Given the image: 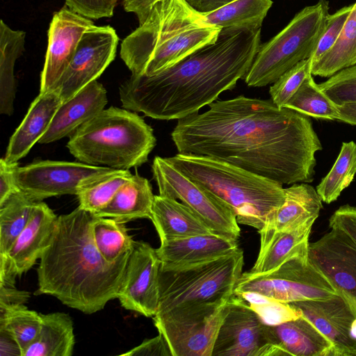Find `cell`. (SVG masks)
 Here are the masks:
<instances>
[{
    "label": "cell",
    "mask_w": 356,
    "mask_h": 356,
    "mask_svg": "<svg viewBox=\"0 0 356 356\" xmlns=\"http://www.w3.org/2000/svg\"><path fill=\"white\" fill-rule=\"evenodd\" d=\"M178 120L179 153L207 156L281 184L309 183L323 146L309 116L270 99L240 95Z\"/></svg>",
    "instance_id": "obj_1"
},
{
    "label": "cell",
    "mask_w": 356,
    "mask_h": 356,
    "mask_svg": "<svg viewBox=\"0 0 356 356\" xmlns=\"http://www.w3.org/2000/svg\"><path fill=\"white\" fill-rule=\"evenodd\" d=\"M261 45V30L221 29L217 39L157 73L133 74L119 88L124 108L161 120L198 113L244 79Z\"/></svg>",
    "instance_id": "obj_2"
},
{
    "label": "cell",
    "mask_w": 356,
    "mask_h": 356,
    "mask_svg": "<svg viewBox=\"0 0 356 356\" xmlns=\"http://www.w3.org/2000/svg\"><path fill=\"white\" fill-rule=\"evenodd\" d=\"M97 218L80 207L58 216L51 241L40 259L36 295L52 296L87 314L117 298L132 250L115 262L106 261L93 238Z\"/></svg>",
    "instance_id": "obj_3"
},
{
    "label": "cell",
    "mask_w": 356,
    "mask_h": 356,
    "mask_svg": "<svg viewBox=\"0 0 356 356\" xmlns=\"http://www.w3.org/2000/svg\"><path fill=\"white\" fill-rule=\"evenodd\" d=\"M220 31L185 0H157L122 41L120 57L131 74L151 75L214 42Z\"/></svg>",
    "instance_id": "obj_4"
},
{
    "label": "cell",
    "mask_w": 356,
    "mask_h": 356,
    "mask_svg": "<svg viewBox=\"0 0 356 356\" xmlns=\"http://www.w3.org/2000/svg\"><path fill=\"white\" fill-rule=\"evenodd\" d=\"M180 172L225 203L238 224L261 229L285 198L282 184L207 156L167 158Z\"/></svg>",
    "instance_id": "obj_5"
},
{
    "label": "cell",
    "mask_w": 356,
    "mask_h": 356,
    "mask_svg": "<svg viewBox=\"0 0 356 356\" xmlns=\"http://www.w3.org/2000/svg\"><path fill=\"white\" fill-rule=\"evenodd\" d=\"M156 142L152 128L140 116L111 106L72 134L67 147L81 163L129 170L147 162Z\"/></svg>",
    "instance_id": "obj_6"
},
{
    "label": "cell",
    "mask_w": 356,
    "mask_h": 356,
    "mask_svg": "<svg viewBox=\"0 0 356 356\" xmlns=\"http://www.w3.org/2000/svg\"><path fill=\"white\" fill-rule=\"evenodd\" d=\"M243 264V251L239 248L200 262L179 266L161 264L155 315L229 300L242 274Z\"/></svg>",
    "instance_id": "obj_7"
},
{
    "label": "cell",
    "mask_w": 356,
    "mask_h": 356,
    "mask_svg": "<svg viewBox=\"0 0 356 356\" xmlns=\"http://www.w3.org/2000/svg\"><path fill=\"white\" fill-rule=\"evenodd\" d=\"M330 15L329 2L318 0L297 13L277 35L261 44L244 79L250 87L273 83L299 62L310 58Z\"/></svg>",
    "instance_id": "obj_8"
},
{
    "label": "cell",
    "mask_w": 356,
    "mask_h": 356,
    "mask_svg": "<svg viewBox=\"0 0 356 356\" xmlns=\"http://www.w3.org/2000/svg\"><path fill=\"white\" fill-rule=\"evenodd\" d=\"M245 291L286 303L328 298L339 293L309 263L307 255L293 257L269 271L243 273L234 293Z\"/></svg>",
    "instance_id": "obj_9"
},
{
    "label": "cell",
    "mask_w": 356,
    "mask_h": 356,
    "mask_svg": "<svg viewBox=\"0 0 356 356\" xmlns=\"http://www.w3.org/2000/svg\"><path fill=\"white\" fill-rule=\"evenodd\" d=\"M229 301L154 316V325L167 341L172 356H212Z\"/></svg>",
    "instance_id": "obj_10"
},
{
    "label": "cell",
    "mask_w": 356,
    "mask_h": 356,
    "mask_svg": "<svg viewBox=\"0 0 356 356\" xmlns=\"http://www.w3.org/2000/svg\"><path fill=\"white\" fill-rule=\"evenodd\" d=\"M152 170L160 195L180 200L215 234L238 241L241 235L238 223L225 203L191 181L167 158L155 156Z\"/></svg>",
    "instance_id": "obj_11"
},
{
    "label": "cell",
    "mask_w": 356,
    "mask_h": 356,
    "mask_svg": "<svg viewBox=\"0 0 356 356\" xmlns=\"http://www.w3.org/2000/svg\"><path fill=\"white\" fill-rule=\"evenodd\" d=\"M271 325L266 324L245 301L230 298L212 356H281Z\"/></svg>",
    "instance_id": "obj_12"
},
{
    "label": "cell",
    "mask_w": 356,
    "mask_h": 356,
    "mask_svg": "<svg viewBox=\"0 0 356 356\" xmlns=\"http://www.w3.org/2000/svg\"><path fill=\"white\" fill-rule=\"evenodd\" d=\"M114 169L81 162L40 161L15 171L18 188L34 202L63 195H76Z\"/></svg>",
    "instance_id": "obj_13"
},
{
    "label": "cell",
    "mask_w": 356,
    "mask_h": 356,
    "mask_svg": "<svg viewBox=\"0 0 356 356\" xmlns=\"http://www.w3.org/2000/svg\"><path fill=\"white\" fill-rule=\"evenodd\" d=\"M119 38L111 26L89 27L56 89L63 102L100 76L114 60Z\"/></svg>",
    "instance_id": "obj_14"
},
{
    "label": "cell",
    "mask_w": 356,
    "mask_h": 356,
    "mask_svg": "<svg viewBox=\"0 0 356 356\" xmlns=\"http://www.w3.org/2000/svg\"><path fill=\"white\" fill-rule=\"evenodd\" d=\"M161 261L156 249L143 241H134L117 298L121 306L153 317L159 301Z\"/></svg>",
    "instance_id": "obj_15"
},
{
    "label": "cell",
    "mask_w": 356,
    "mask_h": 356,
    "mask_svg": "<svg viewBox=\"0 0 356 356\" xmlns=\"http://www.w3.org/2000/svg\"><path fill=\"white\" fill-rule=\"evenodd\" d=\"M94 23L90 19L67 6L54 13L48 30V46L41 73L40 92L56 89L83 34Z\"/></svg>",
    "instance_id": "obj_16"
},
{
    "label": "cell",
    "mask_w": 356,
    "mask_h": 356,
    "mask_svg": "<svg viewBox=\"0 0 356 356\" xmlns=\"http://www.w3.org/2000/svg\"><path fill=\"white\" fill-rule=\"evenodd\" d=\"M307 257L335 290L356 306V245L340 232L331 229L309 243Z\"/></svg>",
    "instance_id": "obj_17"
},
{
    "label": "cell",
    "mask_w": 356,
    "mask_h": 356,
    "mask_svg": "<svg viewBox=\"0 0 356 356\" xmlns=\"http://www.w3.org/2000/svg\"><path fill=\"white\" fill-rule=\"evenodd\" d=\"M332 343L335 356H356V339L350 332L356 306L338 293L332 297L290 302Z\"/></svg>",
    "instance_id": "obj_18"
},
{
    "label": "cell",
    "mask_w": 356,
    "mask_h": 356,
    "mask_svg": "<svg viewBox=\"0 0 356 356\" xmlns=\"http://www.w3.org/2000/svg\"><path fill=\"white\" fill-rule=\"evenodd\" d=\"M58 217L43 202H37L31 218L17 238L7 255L4 257L12 269L21 276L40 259L49 246Z\"/></svg>",
    "instance_id": "obj_19"
},
{
    "label": "cell",
    "mask_w": 356,
    "mask_h": 356,
    "mask_svg": "<svg viewBox=\"0 0 356 356\" xmlns=\"http://www.w3.org/2000/svg\"><path fill=\"white\" fill-rule=\"evenodd\" d=\"M107 102L106 90L103 85L97 81L91 82L60 104L38 143L47 144L70 136L104 110Z\"/></svg>",
    "instance_id": "obj_20"
},
{
    "label": "cell",
    "mask_w": 356,
    "mask_h": 356,
    "mask_svg": "<svg viewBox=\"0 0 356 356\" xmlns=\"http://www.w3.org/2000/svg\"><path fill=\"white\" fill-rule=\"evenodd\" d=\"M284 195L283 204L258 231L260 244L265 243L276 232L314 224L323 209L320 195L313 186L307 183L293 184L284 188Z\"/></svg>",
    "instance_id": "obj_21"
},
{
    "label": "cell",
    "mask_w": 356,
    "mask_h": 356,
    "mask_svg": "<svg viewBox=\"0 0 356 356\" xmlns=\"http://www.w3.org/2000/svg\"><path fill=\"white\" fill-rule=\"evenodd\" d=\"M62 103L56 90L40 92L10 138L3 158L6 162L16 163L29 152L47 131Z\"/></svg>",
    "instance_id": "obj_22"
},
{
    "label": "cell",
    "mask_w": 356,
    "mask_h": 356,
    "mask_svg": "<svg viewBox=\"0 0 356 356\" xmlns=\"http://www.w3.org/2000/svg\"><path fill=\"white\" fill-rule=\"evenodd\" d=\"M237 248V240L212 233L167 241L156 250L162 264L179 266L212 259Z\"/></svg>",
    "instance_id": "obj_23"
},
{
    "label": "cell",
    "mask_w": 356,
    "mask_h": 356,
    "mask_svg": "<svg viewBox=\"0 0 356 356\" xmlns=\"http://www.w3.org/2000/svg\"><path fill=\"white\" fill-rule=\"evenodd\" d=\"M151 220L161 243L214 233L191 209L174 198L154 195Z\"/></svg>",
    "instance_id": "obj_24"
},
{
    "label": "cell",
    "mask_w": 356,
    "mask_h": 356,
    "mask_svg": "<svg viewBox=\"0 0 356 356\" xmlns=\"http://www.w3.org/2000/svg\"><path fill=\"white\" fill-rule=\"evenodd\" d=\"M154 199L149 181L139 175H132L118 189L110 202L95 215L125 223L151 218Z\"/></svg>",
    "instance_id": "obj_25"
},
{
    "label": "cell",
    "mask_w": 356,
    "mask_h": 356,
    "mask_svg": "<svg viewBox=\"0 0 356 356\" xmlns=\"http://www.w3.org/2000/svg\"><path fill=\"white\" fill-rule=\"evenodd\" d=\"M271 327L284 355L335 356L330 341L302 316Z\"/></svg>",
    "instance_id": "obj_26"
},
{
    "label": "cell",
    "mask_w": 356,
    "mask_h": 356,
    "mask_svg": "<svg viewBox=\"0 0 356 356\" xmlns=\"http://www.w3.org/2000/svg\"><path fill=\"white\" fill-rule=\"evenodd\" d=\"M312 225L309 223L273 234L265 243L260 244L257 259L250 271H269L293 257L307 255Z\"/></svg>",
    "instance_id": "obj_27"
},
{
    "label": "cell",
    "mask_w": 356,
    "mask_h": 356,
    "mask_svg": "<svg viewBox=\"0 0 356 356\" xmlns=\"http://www.w3.org/2000/svg\"><path fill=\"white\" fill-rule=\"evenodd\" d=\"M41 315L39 334L23 356H71L75 339L70 316L63 312Z\"/></svg>",
    "instance_id": "obj_28"
},
{
    "label": "cell",
    "mask_w": 356,
    "mask_h": 356,
    "mask_svg": "<svg viewBox=\"0 0 356 356\" xmlns=\"http://www.w3.org/2000/svg\"><path fill=\"white\" fill-rule=\"evenodd\" d=\"M25 32L0 22V113L11 115L16 93L14 67L24 50Z\"/></svg>",
    "instance_id": "obj_29"
},
{
    "label": "cell",
    "mask_w": 356,
    "mask_h": 356,
    "mask_svg": "<svg viewBox=\"0 0 356 356\" xmlns=\"http://www.w3.org/2000/svg\"><path fill=\"white\" fill-rule=\"evenodd\" d=\"M272 5V0H235L202 15L209 24L221 29L258 31Z\"/></svg>",
    "instance_id": "obj_30"
},
{
    "label": "cell",
    "mask_w": 356,
    "mask_h": 356,
    "mask_svg": "<svg viewBox=\"0 0 356 356\" xmlns=\"http://www.w3.org/2000/svg\"><path fill=\"white\" fill-rule=\"evenodd\" d=\"M356 65V1L336 42L312 64L314 76L330 77L341 70Z\"/></svg>",
    "instance_id": "obj_31"
},
{
    "label": "cell",
    "mask_w": 356,
    "mask_h": 356,
    "mask_svg": "<svg viewBox=\"0 0 356 356\" xmlns=\"http://www.w3.org/2000/svg\"><path fill=\"white\" fill-rule=\"evenodd\" d=\"M36 202L18 190L0 204V255L8 254L26 226Z\"/></svg>",
    "instance_id": "obj_32"
},
{
    "label": "cell",
    "mask_w": 356,
    "mask_h": 356,
    "mask_svg": "<svg viewBox=\"0 0 356 356\" xmlns=\"http://www.w3.org/2000/svg\"><path fill=\"white\" fill-rule=\"evenodd\" d=\"M356 175V143L343 142L336 161L316 186V191L326 204L337 200Z\"/></svg>",
    "instance_id": "obj_33"
},
{
    "label": "cell",
    "mask_w": 356,
    "mask_h": 356,
    "mask_svg": "<svg viewBox=\"0 0 356 356\" xmlns=\"http://www.w3.org/2000/svg\"><path fill=\"white\" fill-rule=\"evenodd\" d=\"M92 231L97 250L109 263L116 261L133 249L135 241L128 234L123 222L109 218L97 217Z\"/></svg>",
    "instance_id": "obj_34"
},
{
    "label": "cell",
    "mask_w": 356,
    "mask_h": 356,
    "mask_svg": "<svg viewBox=\"0 0 356 356\" xmlns=\"http://www.w3.org/2000/svg\"><path fill=\"white\" fill-rule=\"evenodd\" d=\"M309 76L284 107L316 118L339 120L338 106L319 88Z\"/></svg>",
    "instance_id": "obj_35"
},
{
    "label": "cell",
    "mask_w": 356,
    "mask_h": 356,
    "mask_svg": "<svg viewBox=\"0 0 356 356\" xmlns=\"http://www.w3.org/2000/svg\"><path fill=\"white\" fill-rule=\"evenodd\" d=\"M42 315L24 305L0 309V328L8 331L18 343L22 356L41 328Z\"/></svg>",
    "instance_id": "obj_36"
},
{
    "label": "cell",
    "mask_w": 356,
    "mask_h": 356,
    "mask_svg": "<svg viewBox=\"0 0 356 356\" xmlns=\"http://www.w3.org/2000/svg\"><path fill=\"white\" fill-rule=\"evenodd\" d=\"M131 175L129 170H115L89 184L77 194L79 207L95 214L110 202Z\"/></svg>",
    "instance_id": "obj_37"
},
{
    "label": "cell",
    "mask_w": 356,
    "mask_h": 356,
    "mask_svg": "<svg viewBox=\"0 0 356 356\" xmlns=\"http://www.w3.org/2000/svg\"><path fill=\"white\" fill-rule=\"evenodd\" d=\"M234 294L245 301L261 319L269 325L281 324L302 316L289 303L275 300L258 293L245 291Z\"/></svg>",
    "instance_id": "obj_38"
},
{
    "label": "cell",
    "mask_w": 356,
    "mask_h": 356,
    "mask_svg": "<svg viewBox=\"0 0 356 356\" xmlns=\"http://www.w3.org/2000/svg\"><path fill=\"white\" fill-rule=\"evenodd\" d=\"M312 59L303 60L281 75L270 86L269 93L273 102L284 107L305 80L312 75Z\"/></svg>",
    "instance_id": "obj_39"
},
{
    "label": "cell",
    "mask_w": 356,
    "mask_h": 356,
    "mask_svg": "<svg viewBox=\"0 0 356 356\" xmlns=\"http://www.w3.org/2000/svg\"><path fill=\"white\" fill-rule=\"evenodd\" d=\"M318 85L337 106L356 104V65L340 70Z\"/></svg>",
    "instance_id": "obj_40"
},
{
    "label": "cell",
    "mask_w": 356,
    "mask_h": 356,
    "mask_svg": "<svg viewBox=\"0 0 356 356\" xmlns=\"http://www.w3.org/2000/svg\"><path fill=\"white\" fill-rule=\"evenodd\" d=\"M351 8L352 4L344 6L334 13L328 15L323 34L313 55L311 56L313 63L320 59L336 42L348 17Z\"/></svg>",
    "instance_id": "obj_41"
},
{
    "label": "cell",
    "mask_w": 356,
    "mask_h": 356,
    "mask_svg": "<svg viewBox=\"0 0 356 356\" xmlns=\"http://www.w3.org/2000/svg\"><path fill=\"white\" fill-rule=\"evenodd\" d=\"M118 0H65L72 10L89 19L111 17Z\"/></svg>",
    "instance_id": "obj_42"
},
{
    "label": "cell",
    "mask_w": 356,
    "mask_h": 356,
    "mask_svg": "<svg viewBox=\"0 0 356 356\" xmlns=\"http://www.w3.org/2000/svg\"><path fill=\"white\" fill-rule=\"evenodd\" d=\"M329 227L344 234L356 245V207L343 205L329 219Z\"/></svg>",
    "instance_id": "obj_43"
},
{
    "label": "cell",
    "mask_w": 356,
    "mask_h": 356,
    "mask_svg": "<svg viewBox=\"0 0 356 356\" xmlns=\"http://www.w3.org/2000/svg\"><path fill=\"white\" fill-rule=\"evenodd\" d=\"M124 356H172L169 346L165 337L159 333V335L147 340H145L138 346L121 354Z\"/></svg>",
    "instance_id": "obj_44"
},
{
    "label": "cell",
    "mask_w": 356,
    "mask_h": 356,
    "mask_svg": "<svg viewBox=\"0 0 356 356\" xmlns=\"http://www.w3.org/2000/svg\"><path fill=\"white\" fill-rule=\"evenodd\" d=\"M18 163H9L3 158L0 160V204L19 190L16 184L15 171Z\"/></svg>",
    "instance_id": "obj_45"
},
{
    "label": "cell",
    "mask_w": 356,
    "mask_h": 356,
    "mask_svg": "<svg viewBox=\"0 0 356 356\" xmlns=\"http://www.w3.org/2000/svg\"><path fill=\"white\" fill-rule=\"evenodd\" d=\"M29 297V292L19 290L15 286L0 285V309L24 305Z\"/></svg>",
    "instance_id": "obj_46"
},
{
    "label": "cell",
    "mask_w": 356,
    "mask_h": 356,
    "mask_svg": "<svg viewBox=\"0 0 356 356\" xmlns=\"http://www.w3.org/2000/svg\"><path fill=\"white\" fill-rule=\"evenodd\" d=\"M0 355L22 356L18 343L11 334L3 328H0Z\"/></svg>",
    "instance_id": "obj_47"
},
{
    "label": "cell",
    "mask_w": 356,
    "mask_h": 356,
    "mask_svg": "<svg viewBox=\"0 0 356 356\" xmlns=\"http://www.w3.org/2000/svg\"><path fill=\"white\" fill-rule=\"evenodd\" d=\"M157 0H122L125 11L134 13L139 22H143L151 6Z\"/></svg>",
    "instance_id": "obj_48"
},
{
    "label": "cell",
    "mask_w": 356,
    "mask_h": 356,
    "mask_svg": "<svg viewBox=\"0 0 356 356\" xmlns=\"http://www.w3.org/2000/svg\"><path fill=\"white\" fill-rule=\"evenodd\" d=\"M194 10L203 14L214 11L235 0H185Z\"/></svg>",
    "instance_id": "obj_49"
},
{
    "label": "cell",
    "mask_w": 356,
    "mask_h": 356,
    "mask_svg": "<svg viewBox=\"0 0 356 356\" xmlns=\"http://www.w3.org/2000/svg\"><path fill=\"white\" fill-rule=\"evenodd\" d=\"M339 111L338 121L356 125V104L337 106Z\"/></svg>",
    "instance_id": "obj_50"
},
{
    "label": "cell",
    "mask_w": 356,
    "mask_h": 356,
    "mask_svg": "<svg viewBox=\"0 0 356 356\" xmlns=\"http://www.w3.org/2000/svg\"><path fill=\"white\" fill-rule=\"evenodd\" d=\"M350 332H351V335L355 339H356V318H355V319L353 321V322L352 323L351 329H350Z\"/></svg>",
    "instance_id": "obj_51"
}]
</instances>
